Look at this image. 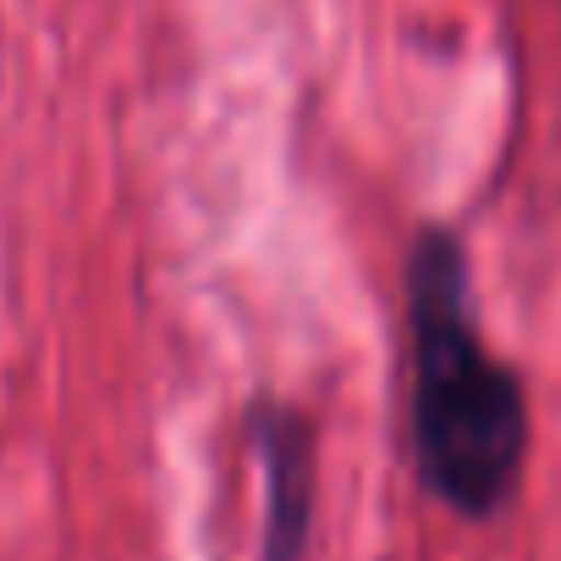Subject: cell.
I'll use <instances>...</instances> for the list:
<instances>
[{"mask_svg":"<svg viewBox=\"0 0 561 561\" xmlns=\"http://www.w3.org/2000/svg\"><path fill=\"white\" fill-rule=\"evenodd\" d=\"M413 331V457L424 484L462 517L512 501L528 457V408L517 375L490 358L473 309L468 264L451 231H424L408 259Z\"/></svg>","mask_w":561,"mask_h":561,"instance_id":"obj_1","label":"cell"},{"mask_svg":"<svg viewBox=\"0 0 561 561\" xmlns=\"http://www.w3.org/2000/svg\"><path fill=\"white\" fill-rule=\"evenodd\" d=\"M253 457L264 479V561H304L314 523V440L309 424L264 402L253 408Z\"/></svg>","mask_w":561,"mask_h":561,"instance_id":"obj_2","label":"cell"}]
</instances>
